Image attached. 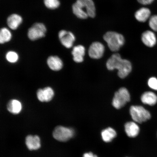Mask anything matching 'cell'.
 <instances>
[{
    "mask_svg": "<svg viewBox=\"0 0 157 157\" xmlns=\"http://www.w3.org/2000/svg\"><path fill=\"white\" fill-rule=\"evenodd\" d=\"M142 42L146 46L152 48L156 44L155 34L153 31L147 30L143 33L141 36Z\"/></svg>",
    "mask_w": 157,
    "mask_h": 157,
    "instance_id": "cell-11",
    "label": "cell"
},
{
    "mask_svg": "<svg viewBox=\"0 0 157 157\" xmlns=\"http://www.w3.org/2000/svg\"><path fill=\"white\" fill-rule=\"evenodd\" d=\"M48 65L51 70L58 71L61 69L63 66L62 60L57 56H51L47 60Z\"/></svg>",
    "mask_w": 157,
    "mask_h": 157,
    "instance_id": "cell-17",
    "label": "cell"
},
{
    "mask_svg": "<svg viewBox=\"0 0 157 157\" xmlns=\"http://www.w3.org/2000/svg\"><path fill=\"white\" fill-rule=\"evenodd\" d=\"M117 135L116 131L111 127L107 128L104 129L101 132L102 139L106 143L111 142L116 137Z\"/></svg>",
    "mask_w": 157,
    "mask_h": 157,
    "instance_id": "cell-19",
    "label": "cell"
},
{
    "mask_svg": "<svg viewBox=\"0 0 157 157\" xmlns=\"http://www.w3.org/2000/svg\"><path fill=\"white\" fill-rule=\"evenodd\" d=\"M104 40L107 43L110 50L114 52L119 51L125 43L123 35L115 31H108L103 36Z\"/></svg>",
    "mask_w": 157,
    "mask_h": 157,
    "instance_id": "cell-3",
    "label": "cell"
},
{
    "mask_svg": "<svg viewBox=\"0 0 157 157\" xmlns=\"http://www.w3.org/2000/svg\"><path fill=\"white\" fill-rule=\"evenodd\" d=\"M44 4L47 8L50 9H56L59 6V0H44Z\"/></svg>",
    "mask_w": 157,
    "mask_h": 157,
    "instance_id": "cell-22",
    "label": "cell"
},
{
    "mask_svg": "<svg viewBox=\"0 0 157 157\" xmlns=\"http://www.w3.org/2000/svg\"><path fill=\"white\" fill-rule=\"evenodd\" d=\"M7 109L10 113L13 114H17L21 112L22 109V105L18 100L13 99L8 103Z\"/></svg>",
    "mask_w": 157,
    "mask_h": 157,
    "instance_id": "cell-20",
    "label": "cell"
},
{
    "mask_svg": "<svg viewBox=\"0 0 157 157\" xmlns=\"http://www.w3.org/2000/svg\"><path fill=\"white\" fill-rule=\"evenodd\" d=\"M151 11L148 8L143 7L137 10L135 13V17L139 22H146L151 17Z\"/></svg>",
    "mask_w": 157,
    "mask_h": 157,
    "instance_id": "cell-14",
    "label": "cell"
},
{
    "mask_svg": "<svg viewBox=\"0 0 157 157\" xmlns=\"http://www.w3.org/2000/svg\"><path fill=\"white\" fill-rule=\"evenodd\" d=\"M105 51V47L101 43L94 42L90 45L88 49V54L90 57L99 59L103 56Z\"/></svg>",
    "mask_w": 157,
    "mask_h": 157,
    "instance_id": "cell-8",
    "label": "cell"
},
{
    "mask_svg": "<svg viewBox=\"0 0 157 157\" xmlns=\"http://www.w3.org/2000/svg\"><path fill=\"white\" fill-rule=\"evenodd\" d=\"M12 38L11 33L9 29L5 27L2 28L0 31V43L3 44L9 42Z\"/></svg>",
    "mask_w": 157,
    "mask_h": 157,
    "instance_id": "cell-21",
    "label": "cell"
},
{
    "mask_svg": "<svg viewBox=\"0 0 157 157\" xmlns=\"http://www.w3.org/2000/svg\"><path fill=\"white\" fill-rule=\"evenodd\" d=\"M23 21V19L20 15L18 14H11L8 17L7 24L10 29L15 30L18 28Z\"/></svg>",
    "mask_w": 157,
    "mask_h": 157,
    "instance_id": "cell-15",
    "label": "cell"
},
{
    "mask_svg": "<svg viewBox=\"0 0 157 157\" xmlns=\"http://www.w3.org/2000/svg\"><path fill=\"white\" fill-rule=\"evenodd\" d=\"M58 36L62 44L68 48H71L75 40V37L73 33L65 30L60 31Z\"/></svg>",
    "mask_w": 157,
    "mask_h": 157,
    "instance_id": "cell-9",
    "label": "cell"
},
{
    "mask_svg": "<svg viewBox=\"0 0 157 157\" xmlns=\"http://www.w3.org/2000/svg\"><path fill=\"white\" fill-rule=\"evenodd\" d=\"M129 112L133 121L136 123H142L151 118L150 113L141 106L132 105Z\"/></svg>",
    "mask_w": 157,
    "mask_h": 157,
    "instance_id": "cell-4",
    "label": "cell"
},
{
    "mask_svg": "<svg viewBox=\"0 0 157 157\" xmlns=\"http://www.w3.org/2000/svg\"><path fill=\"white\" fill-rule=\"evenodd\" d=\"M46 31L47 29L44 24L36 23L29 29L27 35L31 40H35L44 37Z\"/></svg>",
    "mask_w": 157,
    "mask_h": 157,
    "instance_id": "cell-7",
    "label": "cell"
},
{
    "mask_svg": "<svg viewBox=\"0 0 157 157\" xmlns=\"http://www.w3.org/2000/svg\"><path fill=\"white\" fill-rule=\"evenodd\" d=\"M6 58L9 62L14 63L18 59V56L16 52L10 51L8 52L6 55Z\"/></svg>",
    "mask_w": 157,
    "mask_h": 157,
    "instance_id": "cell-23",
    "label": "cell"
},
{
    "mask_svg": "<svg viewBox=\"0 0 157 157\" xmlns=\"http://www.w3.org/2000/svg\"><path fill=\"white\" fill-rule=\"evenodd\" d=\"M141 100L142 102L146 105H154L157 102V96L153 92H146L141 96Z\"/></svg>",
    "mask_w": 157,
    "mask_h": 157,
    "instance_id": "cell-18",
    "label": "cell"
},
{
    "mask_svg": "<svg viewBox=\"0 0 157 157\" xmlns=\"http://www.w3.org/2000/svg\"><path fill=\"white\" fill-rule=\"evenodd\" d=\"M83 157H98L96 155L91 152L85 153Z\"/></svg>",
    "mask_w": 157,
    "mask_h": 157,
    "instance_id": "cell-27",
    "label": "cell"
},
{
    "mask_svg": "<svg viewBox=\"0 0 157 157\" xmlns=\"http://www.w3.org/2000/svg\"><path fill=\"white\" fill-rule=\"evenodd\" d=\"M72 54L75 62L78 63L83 62L85 54V48L81 45L75 46L72 51Z\"/></svg>",
    "mask_w": 157,
    "mask_h": 157,
    "instance_id": "cell-16",
    "label": "cell"
},
{
    "mask_svg": "<svg viewBox=\"0 0 157 157\" xmlns=\"http://www.w3.org/2000/svg\"><path fill=\"white\" fill-rule=\"evenodd\" d=\"M106 67L110 71L117 69L119 77L123 78L128 75L132 69V66L129 60L121 58V55L115 54L108 60Z\"/></svg>",
    "mask_w": 157,
    "mask_h": 157,
    "instance_id": "cell-1",
    "label": "cell"
},
{
    "mask_svg": "<svg viewBox=\"0 0 157 157\" xmlns=\"http://www.w3.org/2000/svg\"><path fill=\"white\" fill-rule=\"evenodd\" d=\"M72 10L74 14L80 19L94 18L96 15L95 6L93 0H76L72 6Z\"/></svg>",
    "mask_w": 157,
    "mask_h": 157,
    "instance_id": "cell-2",
    "label": "cell"
},
{
    "mask_svg": "<svg viewBox=\"0 0 157 157\" xmlns=\"http://www.w3.org/2000/svg\"><path fill=\"white\" fill-rule=\"evenodd\" d=\"M130 101V95L128 90L125 87H122L115 93L112 105L115 109H119L124 106Z\"/></svg>",
    "mask_w": 157,
    "mask_h": 157,
    "instance_id": "cell-5",
    "label": "cell"
},
{
    "mask_svg": "<svg viewBox=\"0 0 157 157\" xmlns=\"http://www.w3.org/2000/svg\"><path fill=\"white\" fill-rule=\"evenodd\" d=\"M124 128L125 133L129 137H136L140 132V128L135 121L127 122L125 125Z\"/></svg>",
    "mask_w": 157,
    "mask_h": 157,
    "instance_id": "cell-13",
    "label": "cell"
},
{
    "mask_svg": "<svg viewBox=\"0 0 157 157\" xmlns=\"http://www.w3.org/2000/svg\"><path fill=\"white\" fill-rule=\"evenodd\" d=\"M148 24L152 30L157 32V15L151 17L149 19Z\"/></svg>",
    "mask_w": 157,
    "mask_h": 157,
    "instance_id": "cell-24",
    "label": "cell"
},
{
    "mask_svg": "<svg viewBox=\"0 0 157 157\" xmlns=\"http://www.w3.org/2000/svg\"><path fill=\"white\" fill-rule=\"evenodd\" d=\"M148 83L149 87L157 91V78L155 77L150 78L148 80Z\"/></svg>",
    "mask_w": 157,
    "mask_h": 157,
    "instance_id": "cell-25",
    "label": "cell"
},
{
    "mask_svg": "<svg viewBox=\"0 0 157 157\" xmlns=\"http://www.w3.org/2000/svg\"><path fill=\"white\" fill-rule=\"evenodd\" d=\"M154 0H137L139 3L142 5H147L151 4Z\"/></svg>",
    "mask_w": 157,
    "mask_h": 157,
    "instance_id": "cell-26",
    "label": "cell"
},
{
    "mask_svg": "<svg viewBox=\"0 0 157 157\" xmlns=\"http://www.w3.org/2000/svg\"><path fill=\"white\" fill-rule=\"evenodd\" d=\"M74 131L73 129L62 126H58L53 132L55 139L59 142H67L74 136Z\"/></svg>",
    "mask_w": 157,
    "mask_h": 157,
    "instance_id": "cell-6",
    "label": "cell"
},
{
    "mask_svg": "<svg viewBox=\"0 0 157 157\" xmlns=\"http://www.w3.org/2000/svg\"><path fill=\"white\" fill-rule=\"evenodd\" d=\"M54 95L53 90L50 87L39 89L37 92V98L41 102L50 101L52 99Z\"/></svg>",
    "mask_w": 157,
    "mask_h": 157,
    "instance_id": "cell-10",
    "label": "cell"
},
{
    "mask_svg": "<svg viewBox=\"0 0 157 157\" xmlns=\"http://www.w3.org/2000/svg\"><path fill=\"white\" fill-rule=\"evenodd\" d=\"M25 144L29 150H38L41 146L40 139L37 135H29L25 138Z\"/></svg>",
    "mask_w": 157,
    "mask_h": 157,
    "instance_id": "cell-12",
    "label": "cell"
}]
</instances>
